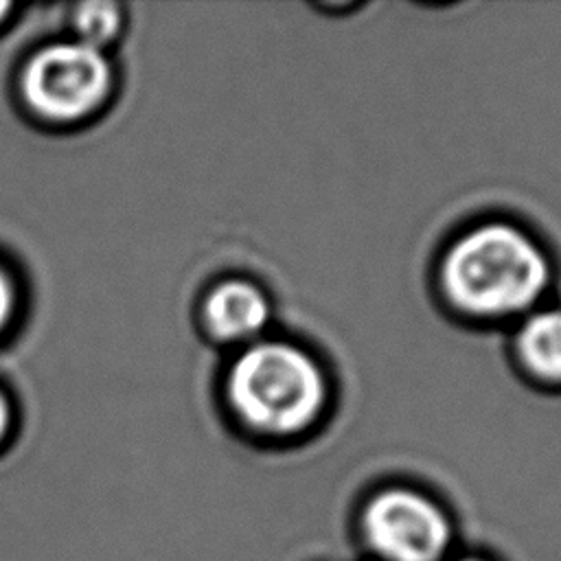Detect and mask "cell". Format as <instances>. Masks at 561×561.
Returning <instances> with one entry per match:
<instances>
[{
  "label": "cell",
  "mask_w": 561,
  "mask_h": 561,
  "mask_svg": "<svg viewBox=\"0 0 561 561\" xmlns=\"http://www.w3.org/2000/svg\"><path fill=\"white\" fill-rule=\"evenodd\" d=\"M550 283V265L537 241L504 221L462 232L440 263L449 302L473 318H511L528 311Z\"/></svg>",
  "instance_id": "obj_1"
},
{
  "label": "cell",
  "mask_w": 561,
  "mask_h": 561,
  "mask_svg": "<svg viewBox=\"0 0 561 561\" xmlns=\"http://www.w3.org/2000/svg\"><path fill=\"white\" fill-rule=\"evenodd\" d=\"M226 397L234 416L263 436H294L324 412L329 383L322 366L285 340H256L232 362Z\"/></svg>",
  "instance_id": "obj_2"
},
{
  "label": "cell",
  "mask_w": 561,
  "mask_h": 561,
  "mask_svg": "<svg viewBox=\"0 0 561 561\" xmlns=\"http://www.w3.org/2000/svg\"><path fill=\"white\" fill-rule=\"evenodd\" d=\"M18 90L33 118L46 125H77L110 101L114 68L107 53L77 39L37 48L22 66Z\"/></svg>",
  "instance_id": "obj_3"
},
{
  "label": "cell",
  "mask_w": 561,
  "mask_h": 561,
  "mask_svg": "<svg viewBox=\"0 0 561 561\" xmlns=\"http://www.w3.org/2000/svg\"><path fill=\"white\" fill-rule=\"evenodd\" d=\"M364 522L373 548L388 561H434L449 539L440 508L410 489H388L373 497Z\"/></svg>",
  "instance_id": "obj_4"
},
{
  "label": "cell",
  "mask_w": 561,
  "mask_h": 561,
  "mask_svg": "<svg viewBox=\"0 0 561 561\" xmlns=\"http://www.w3.org/2000/svg\"><path fill=\"white\" fill-rule=\"evenodd\" d=\"M270 320L265 291L245 278H228L210 287L202 302V322L210 337L226 344L256 342Z\"/></svg>",
  "instance_id": "obj_5"
},
{
  "label": "cell",
  "mask_w": 561,
  "mask_h": 561,
  "mask_svg": "<svg viewBox=\"0 0 561 561\" xmlns=\"http://www.w3.org/2000/svg\"><path fill=\"white\" fill-rule=\"evenodd\" d=\"M515 351L535 379L561 386V309L533 311L517 331Z\"/></svg>",
  "instance_id": "obj_6"
},
{
  "label": "cell",
  "mask_w": 561,
  "mask_h": 561,
  "mask_svg": "<svg viewBox=\"0 0 561 561\" xmlns=\"http://www.w3.org/2000/svg\"><path fill=\"white\" fill-rule=\"evenodd\" d=\"M72 39L107 53L125 28V9L116 2H81L70 11Z\"/></svg>",
  "instance_id": "obj_7"
},
{
  "label": "cell",
  "mask_w": 561,
  "mask_h": 561,
  "mask_svg": "<svg viewBox=\"0 0 561 561\" xmlns=\"http://www.w3.org/2000/svg\"><path fill=\"white\" fill-rule=\"evenodd\" d=\"M18 283L13 274L4 265H0V335L11 327L18 311Z\"/></svg>",
  "instance_id": "obj_8"
},
{
  "label": "cell",
  "mask_w": 561,
  "mask_h": 561,
  "mask_svg": "<svg viewBox=\"0 0 561 561\" xmlns=\"http://www.w3.org/2000/svg\"><path fill=\"white\" fill-rule=\"evenodd\" d=\"M13 430V405L9 394L0 388V445L9 438Z\"/></svg>",
  "instance_id": "obj_9"
},
{
  "label": "cell",
  "mask_w": 561,
  "mask_h": 561,
  "mask_svg": "<svg viewBox=\"0 0 561 561\" xmlns=\"http://www.w3.org/2000/svg\"><path fill=\"white\" fill-rule=\"evenodd\" d=\"M15 7L11 2H0V26H4V22L9 20V13L13 11Z\"/></svg>",
  "instance_id": "obj_10"
},
{
  "label": "cell",
  "mask_w": 561,
  "mask_h": 561,
  "mask_svg": "<svg viewBox=\"0 0 561 561\" xmlns=\"http://www.w3.org/2000/svg\"><path fill=\"white\" fill-rule=\"evenodd\" d=\"M465 561H480V559H465Z\"/></svg>",
  "instance_id": "obj_11"
}]
</instances>
